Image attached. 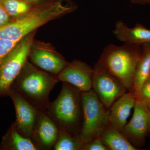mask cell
I'll return each instance as SVG.
<instances>
[{"label": "cell", "mask_w": 150, "mask_h": 150, "mask_svg": "<svg viewBox=\"0 0 150 150\" xmlns=\"http://www.w3.org/2000/svg\"><path fill=\"white\" fill-rule=\"evenodd\" d=\"M59 82L57 75L41 70L28 60L11 88L38 110L46 111L50 93Z\"/></svg>", "instance_id": "cell-2"}, {"label": "cell", "mask_w": 150, "mask_h": 150, "mask_svg": "<svg viewBox=\"0 0 150 150\" xmlns=\"http://www.w3.org/2000/svg\"><path fill=\"white\" fill-rule=\"evenodd\" d=\"M0 3L12 20L23 15L36 5L22 0H1Z\"/></svg>", "instance_id": "cell-19"}, {"label": "cell", "mask_w": 150, "mask_h": 150, "mask_svg": "<svg viewBox=\"0 0 150 150\" xmlns=\"http://www.w3.org/2000/svg\"><path fill=\"white\" fill-rule=\"evenodd\" d=\"M82 150H109L100 138L95 139L84 145Z\"/></svg>", "instance_id": "cell-22"}, {"label": "cell", "mask_w": 150, "mask_h": 150, "mask_svg": "<svg viewBox=\"0 0 150 150\" xmlns=\"http://www.w3.org/2000/svg\"><path fill=\"white\" fill-rule=\"evenodd\" d=\"M150 71V43L142 46V55L137 64L132 90L135 95L149 78Z\"/></svg>", "instance_id": "cell-16"}, {"label": "cell", "mask_w": 150, "mask_h": 150, "mask_svg": "<svg viewBox=\"0 0 150 150\" xmlns=\"http://www.w3.org/2000/svg\"><path fill=\"white\" fill-rule=\"evenodd\" d=\"M136 100L146 104L150 101V78L145 81L135 95Z\"/></svg>", "instance_id": "cell-20"}, {"label": "cell", "mask_w": 150, "mask_h": 150, "mask_svg": "<svg viewBox=\"0 0 150 150\" xmlns=\"http://www.w3.org/2000/svg\"><path fill=\"white\" fill-rule=\"evenodd\" d=\"M84 145L79 136L60 129L59 137L53 149L54 150H82Z\"/></svg>", "instance_id": "cell-18"}, {"label": "cell", "mask_w": 150, "mask_h": 150, "mask_svg": "<svg viewBox=\"0 0 150 150\" xmlns=\"http://www.w3.org/2000/svg\"><path fill=\"white\" fill-rule=\"evenodd\" d=\"M136 102V96L132 91H127L118 98L109 108L110 127L122 132Z\"/></svg>", "instance_id": "cell-13"}, {"label": "cell", "mask_w": 150, "mask_h": 150, "mask_svg": "<svg viewBox=\"0 0 150 150\" xmlns=\"http://www.w3.org/2000/svg\"><path fill=\"white\" fill-rule=\"evenodd\" d=\"M149 114L146 105L136 100L132 118L121 132L137 148L145 145L146 136L150 132Z\"/></svg>", "instance_id": "cell-9"}, {"label": "cell", "mask_w": 150, "mask_h": 150, "mask_svg": "<svg viewBox=\"0 0 150 150\" xmlns=\"http://www.w3.org/2000/svg\"><path fill=\"white\" fill-rule=\"evenodd\" d=\"M149 78H150V75H149Z\"/></svg>", "instance_id": "cell-28"}, {"label": "cell", "mask_w": 150, "mask_h": 150, "mask_svg": "<svg viewBox=\"0 0 150 150\" xmlns=\"http://www.w3.org/2000/svg\"><path fill=\"white\" fill-rule=\"evenodd\" d=\"M26 2L32 4L37 5L38 4H41L49 1V0H22Z\"/></svg>", "instance_id": "cell-25"}, {"label": "cell", "mask_w": 150, "mask_h": 150, "mask_svg": "<svg viewBox=\"0 0 150 150\" xmlns=\"http://www.w3.org/2000/svg\"><path fill=\"white\" fill-rule=\"evenodd\" d=\"M60 129L46 111H40L30 139L38 150L53 149L58 139Z\"/></svg>", "instance_id": "cell-10"}, {"label": "cell", "mask_w": 150, "mask_h": 150, "mask_svg": "<svg viewBox=\"0 0 150 150\" xmlns=\"http://www.w3.org/2000/svg\"><path fill=\"white\" fill-rule=\"evenodd\" d=\"M12 20L11 17L0 3V27L8 24Z\"/></svg>", "instance_id": "cell-23"}, {"label": "cell", "mask_w": 150, "mask_h": 150, "mask_svg": "<svg viewBox=\"0 0 150 150\" xmlns=\"http://www.w3.org/2000/svg\"><path fill=\"white\" fill-rule=\"evenodd\" d=\"M93 68L80 60L75 59L57 75L59 81L69 83L82 92L92 89Z\"/></svg>", "instance_id": "cell-12"}, {"label": "cell", "mask_w": 150, "mask_h": 150, "mask_svg": "<svg viewBox=\"0 0 150 150\" xmlns=\"http://www.w3.org/2000/svg\"><path fill=\"white\" fill-rule=\"evenodd\" d=\"M142 51V46L140 45L110 44L104 48L98 62L117 78L127 91H132Z\"/></svg>", "instance_id": "cell-3"}, {"label": "cell", "mask_w": 150, "mask_h": 150, "mask_svg": "<svg viewBox=\"0 0 150 150\" xmlns=\"http://www.w3.org/2000/svg\"><path fill=\"white\" fill-rule=\"evenodd\" d=\"M104 145L109 150H138L130 143L121 132L112 129L110 126L100 137Z\"/></svg>", "instance_id": "cell-17"}, {"label": "cell", "mask_w": 150, "mask_h": 150, "mask_svg": "<svg viewBox=\"0 0 150 150\" xmlns=\"http://www.w3.org/2000/svg\"><path fill=\"white\" fill-rule=\"evenodd\" d=\"M8 96L14 105L16 118L14 123L17 130L24 137L30 139L39 110L13 89Z\"/></svg>", "instance_id": "cell-11"}, {"label": "cell", "mask_w": 150, "mask_h": 150, "mask_svg": "<svg viewBox=\"0 0 150 150\" xmlns=\"http://www.w3.org/2000/svg\"><path fill=\"white\" fill-rule=\"evenodd\" d=\"M46 112L59 129L78 136L82 123V92L69 83L62 82L60 93L49 103Z\"/></svg>", "instance_id": "cell-4"}, {"label": "cell", "mask_w": 150, "mask_h": 150, "mask_svg": "<svg viewBox=\"0 0 150 150\" xmlns=\"http://www.w3.org/2000/svg\"><path fill=\"white\" fill-rule=\"evenodd\" d=\"M112 33L118 40L124 43L140 46L150 43V30L141 23L130 28L123 21H118Z\"/></svg>", "instance_id": "cell-14"}, {"label": "cell", "mask_w": 150, "mask_h": 150, "mask_svg": "<svg viewBox=\"0 0 150 150\" xmlns=\"http://www.w3.org/2000/svg\"><path fill=\"white\" fill-rule=\"evenodd\" d=\"M18 42L0 39V62L11 51Z\"/></svg>", "instance_id": "cell-21"}, {"label": "cell", "mask_w": 150, "mask_h": 150, "mask_svg": "<svg viewBox=\"0 0 150 150\" xmlns=\"http://www.w3.org/2000/svg\"><path fill=\"white\" fill-rule=\"evenodd\" d=\"M0 1H1V0H0Z\"/></svg>", "instance_id": "cell-29"}, {"label": "cell", "mask_w": 150, "mask_h": 150, "mask_svg": "<svg viewBox=\"0 0 150 150\" xmlns=\"http://www.w3.org/2000/svg\"><path fill=\"white\" fill-rule=\"evenodd\" d=\"M92 89L108 108L127 91L118 79L98 62L93 68Z\"/></svg>", "instance_id": "cell-7"}, {"label": "cell", "mask_w": 150, "mask_h": 150, "mask_svg": "<svg viewBox=\"0 0 150 150\" xmlns=\"http://www.w3.org/2000/svg\"><path fill=\"white\" fill-rule=\"evenodd\" d=\"M72 0H49L36 5L26 13L0 27V39L18 42L49 22L76 10Z\"/></svg>", "instance_id": "cell-1"}, {"label": "cell", "mask_w": 150, "mask_h": 150, "mask_svg": "<svg viewBox=\"0 0 150 150\" xmlns=\"http://www.w3.org/2000/svg\"><path fill=\"white\" fill-rule=\"evenodd\" d=\"M82 123L78 136L85 144L100 138L109 126V108L99 99L92 89L82 92Z\"/></svg>", "instance_id": "cell-5"}, {"label": "cell", "mask_w": 150, "mask_h": 150, "mask_svg": "<svg viewBox=\"0 0 150 150\" xmlns=\"http://www.w3.org/2000/svg\"><path fill=\"white\" fill-rule=\"evenodd\" d=\"M1 147L4 149L12 150H38L30 138L22 135L13 123L4 137Z\"/></svg>", "instance_id": "cell-15"}, {"label": "cell", "mask_w": 150, "mask_h": 150, "mask_svg": "<svg viewBox=\"0 0 150 150\" xmlns=\"http://www.w3.org/2000/svg\"><path fill=\"white\" fill-rule=\"evenodd\" d=\"M37 30L18 41L0 62V97L8 96L13 84L28 61Z\"/></svg>", "instance_id": "cell-6"}, {"label": "cell", "mask_w": 150, "mask_h": 150, "mask_svg": "<svg viewBox=\"0 0 150 150\" xmlns=\"http://www.w3.org/2000/svg\"><path fill=\"white\" fill-rule=\"evenodd\" d=\"M146 104V106L147 107L148 109H149V111L150 112V101Z\"/></svg>", "instance_id": "cell-26"}, {"label": "cell", "mask_w": 150, "mask_h": 150, "mask_svg": "<svg viewBox=\"0 0 150 150\" xmlns=\"http://www.w3.org/2000/svg\"><path fill=\"white\" fill-rule=\"evenodd\" d=\"M134 4L139 5L150 4V0H130Z\"/></svg>", "instance_id": "cell-24"}, {"label": "cell", "mask_w": 150, "mask_h": 150, "mask_svg": "<svg viewBox=\"0 0 150 150\" xmlns=\"http://www.w3.org/2000/svg\"><path fill=\"white\" fill-rule=\"evenodd\" d=\"M28 60L38 68L56 75L69 63L51 43L35 39L30 48Z\"/></svg>", "instance_id": "cell-8"}, {"label": "cell", "mask_w": 150, "mask_h": 150, "mask_svg": "<svg viewBox=\"0 0 150 150\" xmlns=\"http://www.w3.org/2000/svg\"><path fill=\"white\" fill-rule=\"evenodd\" d=\"M149 124H150V112L149 114Z\"/></svg>", "instance_id": "cell-27"}]
</instances>
